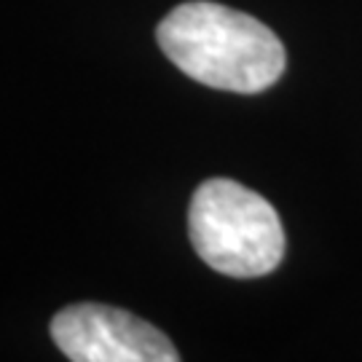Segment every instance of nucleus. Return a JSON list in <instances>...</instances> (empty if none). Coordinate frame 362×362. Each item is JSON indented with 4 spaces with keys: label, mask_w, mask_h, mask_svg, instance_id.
I'll use <instances>...</instances> for the list:
<instances>
[{
    "label": "nucleus",
    "mask_w": 362,
    "mask_h": 362,
    "mask_svg": "<svg viewBox=\"0 0 362 362\" xmlns=\"http://www.w3.org/2000/svg\"><path fill=\"white\" fill-rule=\"evenodd\" d=\"M188 233L199 258L233 279L272 274L285 255V228L272 202L226 177L196 188Z\"/></svg>",
    "instance_id": "obj_2"
},
{
    "label": "nucleus",
    "mask_w": 362,
    "mask_h": 362,
    "mask_svg": "<svg viewBox=\"0 0 362 362\" xmlns=\"http://www.w3.org/2000/svg\"><path fill=\"white\" fill-rule=\"evenodd\" d=\"M52 338L73 362H175L180 354L158 327L124 309L76 303L52 320Z\"/></svg>",
    "instance_id": "obj_3"
},
{
    "label": "nucleus",
    "mask_w": 362,
    "mask_h": 362,
    "mask_svg": "<svg viewBox=\"0 0 362 362\" xmlns=\"http://www.w3.org/2000/svg\"><path fill=\"white\" fill-rule=\"evenodd\" d=\"M158 46L209 89L258 94L282 78L287 54L272 27L220 3H182L158 25Z\"/></svg>",
    "instance_id": "obj_1"
}]
</instances>
